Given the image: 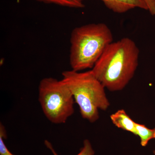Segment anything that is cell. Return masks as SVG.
<instances>
[{"instance_id":"cell-1","label":"cell","mask_w":155,"mask_h":155,"mask_svg":"<svg viewBox=\"0 0 155 155\" xmlns=\"http://www.w3.org/2000/svg\"><path fill=\"white\" fill-rule=\"evenodd\" d=\"M139 55L134 41L124 38L110 44L91 70L105 88L110 91H120L134 76Z\"/></svg>"},{"instance_id":"cell-2","label":"cell","mask_w":155,"mask_h":155,"mask_svg":"<svg viewBox=\"0 0 155 155\" xmlns=\"http://www.w3.org/2000/svg\"><path fill=\"white\" fill-rule=\"evenodd\" d=\"M113 40L112 31L105 23H91L74 28L70 40L72 70L81 72L92 69Z\"/></svg>"},{"instance_id":"cell-3","label":"cell","mask_w":155,"mask_h":155,"mask_svg":"<svg viewBox=\"0 0 155 155\" xmlns=\"http://www.w3.org/2000/svg\"><path fill=\"white\" fill-rule=\"evenodd\" d=\"M62 80L72 93L83 119L91 123L99 119V110L106 111L110 102L105 87L92 70L84 72L67 70L62 72Z\"/></svg>"},{"instance_id":"cell-4","label":"cell","mask_w":155,"mask_h":155,"mask_svg":"<svg viewBox=\"0 0 155 155\" xmlns=\"http://www.w3.org/2000/svg\"><path fill=\"white\" fill-rule=\"evenodd\" d=\"M38 101L45 116L54 124L66 123L75 111L73 95L62 79L51 77L41 79L38 86Z\"/></svg>"},{"instance_id":"cell-5","label":"cell","mask_w":155,"mask_h":155,"mask_svg":"<svg viewBox=\"0 0 155 155\" xmlns=\"http://www.w3.org/2000/svg\"><path fill=\"white\" fill-rule=\"evenodd\" d=\"M82 3L84 0H77ZM108 9L114 13L123 14L132 9L138 8L148 11L144 0H101Z\"/></svg>"},{"instance_id":"cell-6","label":"cell","mask_w":155,"mask_h":155,"mask_svg":"<svg viewBox=\"0 0 155 155\" xmlns=\"http://www.w3.org/2000/svg\"><path fill=\"white\" fill-rule=\"evenodd\" d=\"M112 123L116 127L136 136V124L123 109L119 110L110 116Z\"/></svg>"},{"instance_id":"cell-7","label":"cell","mask_w":155,"mask_h":155,"mask_svg":"<svg viewBox=\"0 0 155 155\" xmlns=\"http://www.w3.org/2000/svg\"><path fill=\"white\" fill-rule=\"evenodd\" d=\"M136 136L139 137L142 147H145L151 140L155 139V127L149 128L144 125L136 123Z\"/></svg>"},{"instance_id":"cell-8","label":"cell","mask_w":155,"mask_h":155,"mask_svg":"<svg viewBox=\"0 0 155 155\" xmlns=\"http://www.w3.org/2000/svg\"><path fill=\"white\" fill-rule=\"evenodd\" d=\"M47 4H53L63 7L70 8H81L84 7L82 3L78 2L77 0H35Z\"/></svg>"},{"instance_id":"cell-9","label":"cell","mask_w":155,"mask_h":155,"mask_svg":"<svg viewBox=\"0 0 155 155\" xmlns=\"http://www.w3.org/2000/svg\"><path fill=\"white\" fill-rule=\"evenodd\" d=\"M5 127L2 124L0 126V155H14L9 150L4 142L6 137Z\"/></svg>"},{"instance_id":"cell-10","label":"cell","mask_w":155,"mask_h":155,"mask_svg":"<svg viewBox=\"0 0 155 155\" xmlns=\"http://www.w3.org/2000/svg\"><path fill=\"white\" fill-rule=\"evenodd\" d=\"M95 151L89 140L85 139L83 142V146L79 153L76 155H94Z\"/></svg>"},{"instance_id":"cell-11","label":"cell","mask_w":155,"mask_h":155,"mask_svg":"<svg viewBox=\"0 0 155 155\" xmlns=\"http://www.w3.org/2000/svg\"><path fill=\"white\" fill-rule=\"evenodd\" d=\"M148 6L150 14L155 15V0H144Z\"/></svg>"},{"instance_id":"cell-12","label":"cell","mask_w":155,"mask_h":155,"mask_svg":"<svg viewBox=\"0 0 155 155\" xmlns=\"http://www.w3.org/2000/svg\"><path fill=\"white\" fill-rule=\"evenodd\" d=\"M45 145L46 146L48 149H49L50 150L52 153L54 155H58V153L56 152L55 150L54 149L52 145L50 142L49 141H48V140H45Z\"/></svg>"},{"instance_id":"cell-13","label":"cell","mask_w":155,"mask_h":155,"mask_svg":"<svg viewBox=\"0 0 155 155\" xmlns=\"http://www.w3.org/2000/svg\"><path fill=\"white\" fill-rule=\"evenodd\" d=\"M153 155H155V150H154L153 151Z\"/></svg>"}]
</instances>
